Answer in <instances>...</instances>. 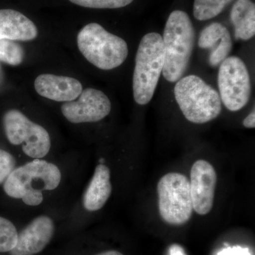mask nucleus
<instances>
[{"mask_svg":"<svg viewBox=\"0 0 255 255\" xmlns=\"http://www.w3.org/2000/svg\"><path fill=\"white\" fill-rule=\"evenodd\" d=\"M62 174L55 164L41 159L16 167L3 184L9 197L21 199L26 205L39 206L43 201V191L57 189Z\"/></svg>","mask_w":255,"mask_h":255,"instance_id":"obj_1","label":"nucleus"},{"mask_svg":"<svg viewBox=\"0 0 255 255\" xmlns=\"http://www.w3.org/2000/svg\"><path fill=\"white\" fill-rule=\"evenodd\" d=\"M162 40L164 46L162 74L167 81L177 82L187 71L195 43V31L187 13L181 10L171 13Z\"/></svg>","mask_w":255,"mask_h":255,"instance_id":"obj_2","label":"nucleus"},{"mask_svg":"<svg viewBox=\"0 0 255 255\" xmlns=\"http://www.w3.org/2000/svg\"><path fill=\"white\" fill-rule=\"evenodd\" d=\"M164 46L162 37L149 33L142 37L135 56L132 76L134 100L145 105L152 100L163 70Z\"/></svg>","mask_w":255,"mask_h":255,"instance_id":"obj_3","label":"nucleus"},{"mask_svg":"<svg viewBox=\"0 0 255 255\" xmlns=\"http://www.w3.org/2000/svg\"><path fill=\"white\" fill-rule=\"evenodd\" d=\"M174 92L182 114L191 123H208L217 118L222 110L219 94L196 75L178 80Z\"/></svg>","mask_w":255,"mask_h":255,"instance_id":"obj_4","label":"nucleus"},{"mask_svg":"<svg viewBox=\"0 0 255 255\" xmlns=\"http://www.w3.org/2000/svg\"><path fill=\"white\" fill-rule=\"evenodd\" d=\"M77 41L83 56L101 70L118 68L127 60L128 54L127 42L97 23H90L84 26L79 32Z\"/></svg>","mask_w":255,"mask_h":255,"instance_id":"obj_5","label":"nucleus"},{"mask_svg":"<svg viewBox=\"0 0 255 255\" xmlns=\"http://www.w3.org/2000/svg\"><path fill=\"white\" fill-rule=\"evenodd\" d=\"M159 212L167 224L182 226L192 216L190 184L184 174L170 172L164 175L157 184Z\"/></svg>","mask_w":255,"mask_h":255,"instance_id":"obj_6","label":"nucleus"},{"mask_svg":"<svg viewBox=\"0 0 255 255\" xmlns=\"http://www.w3.org/2000/svg\"><path fill=\"white\" fill-rule=\"evenodd\" d=\"M5 135L10 143L22 145L25 155L32 159L46 157L51 147V140L46 129L33 123L17 110H10L3 117Z\"/></svg>","mask_w":255,"mask_h":255,"instance_id":"obj_7","label":"nucleus"},{"mask_svg":"<svg viewBox=\"0 0 255 255\" xmlns=\"http://www.w3.org/2000/svg\"><path fill=\"white\" fill-rule=\"evenodd\" d=\"M218 85L221 102L228 110L238 112L247 105L251 98V82L243 60L228 57L220 65Z\"/></svg>","mask_w":255,"mask_h":255,"instance_id":"obj_8","label":"nucleus"},{"mask_svg":"<svg viewBox=\"0 0 255 255\" xmlns=\"http://www.w3.org/2000/svg\"><path fill=\"white\" fill-rule=\"evenodd\" d=\"M112 104L104 92L93 88L82 90L76 100L65 102L62 114L72 124L98 122L110 114Z\"/></svg>","mask_w":255,"mask_h":255,"instance_id":"obj_9","label":"nucleus"},{"mask_svg":"<svg viewBox=\"0 0 255 255\" xmlns=\"http://www.w3.org/2000/svg\"><path fill=\"white\" fill-rule=\"evenodd\" d=\"M217 174L212 164L199 159L193 164L190 173V192L193 209L198 214H209L214 206Z\"/></svg>","mask_w":255,"mask_h":255,"instance_id":"obj_10","label":"nucleus"},{"mask_svg":"<svg viewBox=\"0 0 255 255\" xmlns=\"http://www.w3.org/2000/svg\"><path fill=\"white\" fill-rule=\"evenodd\" d=\"M55 225L47 216H40L18 233V241L10 255H36L41 253L53 239Z\"/></svg>","mask_w":255,"mask_h":255,"instance_id":"obj_11","label":"nucleus"},{"mask_svg":"<svg viewBox=\"0 0 255 255\" xmlns=\"http://www.w3.org/2000/svg\"><path fill=\"white\" fill-rule=\"evenodd\" d=\"M34 87L41 97L59 102L76 100L83 90L77 79L52 74H42L37 77Z\"/></svg>","mask_w":255,"mask_h":255,"instance_id":"obj_12","label":"nucleus"},{"mask_svg":"<svg viewBox=\"0 0 255 255\" xmlns=\"http://www.w3.org/2000/svg\"><path fill=\"white\" fill-rule=\"evenodd\" d=\"M232 41L228 28L221 23L215 22L201 32L199 46L210 51L209 63L216 68L228 58L232 49Z\"/></svg>","mask_w":255,"mask_h":255,"instance_id":"obj_13","label":"nucleus"},{"mask_svg":"<svg viewBox=\"0 0 255 255\" xmlns=\"http://www.w3.org/2000/svg\"><path fill=\"white\" fill-rule=\"evenodd\" d=\"M38 36L34 23L14 9H0V40L29 41Z\"/></svg>","mask_w":255,"mask_h":255,"instance_id":"obj_14","label":"nucleus"},{"mask_svg":"<svg viewBox=\"0 0 255 255\" xmlns=\"http://www.w3.org/2000/svg\"><path fill=\"white\" fill-rule=\"evenodd\" d=\"M112 191L110 169L105 164H98L84 194V207L90 212L99 211L109 200Z\"/></svg>","mask_w":255,"mask_h":255,"instance_id":"obj_15","label":"nucleus"},{"mask_svg":"<svg viewBox=\"0 0 255 255\" xmlns=\"http://www.w3.org/2000/svg\"><path fill=\"white\" fill-rule=\"evenodd\" d=\"M237 39L248 41L255 34V5L251 0H237L231 12Z\"/></svg>","mask_w":255,"mask_h":255,"instance_id":"obj_16","label":"nucleus"},{"mask_svg":"<svg viewBox=\"0 0 255 255\" xmlns=\"http://www.w3.org/2000/svg\"><path fill=\"white\" fill-rule=\"evenodd\" d=\"M233 0H194V16L199 21L216 17Z\"/></svg>","mask_w":255,"mask_h":255,"instance_id":"obj_17","label":"nucleus"},{"mask_svg":"<svg viewBox=\"0 0 255 255\" xmlns=\"http://www.w3.org/2000/svg\"><path fill=\"white\" fill-rule=\"evenodd\" d=\"M24 59L22 46L14 41L0 40V61L8 65L17 66Z\"/></svg>","mask_w":255,"mask_h":255,"instance_id":"obj_18","label":"nucleus"},{"mask_svg":"<svg viewBox=\"0 0 255 255\" xmlns=\"http://www.w3.org/2000/svg\"><path fill=\"white\" fill-rule=\"evenodd\" d=\"M18 232L11 221L0 216V253H9L16 247Z\"/></svg>","mask_w":255,"mask_h":255,"instance_id":"obj_19","label":"nucleus"},{"mask_svg":"<svg viewBox=\"0 0 255 255\" xmlns=\"http://www.w3.org/2000/svg\"><path fill=\"white\" fill-rule=\"evenodd\" d=\"M73 4L92 9H118L130 4L133 0H69Z\"/></svg>","mask_w":255,"mask_h":255,"instance_id":"obj_20","label":"nucleus"},{"mask_svg":"<svg viewBox=\"0 0 255 255\" xmlns=\"http://www.w3.org/2000/svg\"><path fill=\"white\" fill-rule=\"evenodd\" d=\"M16 161L7 151L0 148V185L4 184L9 174L16 168Z\"/></svg>","mask_w":255,"mask_h":255,"instance_id":"obj_21","label":"nucleus"},{"mask_svg":"<svg viewBox=\"0 0 255 255\" xmlns=\"http://www.w3.org/2000/svg\"><path fill=\"white\" fill-rule=\"evenodd\" d=\"M217 255H251L249 249L242 248L241 246L233 247V248H225L218 253Z\"/></svg>","mask_w":255,"mask_h":255,"instance_id":"obj_22","label":"nucleus"},{"mask_svg":"<svg viewBox=\"0 0 255 255\" xmlns=\"http://www.w3.org/2000/svg\"><path fill=\"white\" fill-rule=\"evenodd\" d=\"M243 126L248 128H255V110L251 112L243 121Z\"/></svg>","mask_w":255,"mask_h":255,"instance_id":"obj_23","label":"nucleus"},{"mask_svg":"<svg viewBox=\"0 0 255 255\" xmlns=\"http://www.w3.org/2000/svg\"><path fill=\"white\" fill-rule=\"evenodd\" d=\"M169 255H187L184 250L179 245H172L169 248Z\"/></svg>","mask_w":255,"mask_h":255,"instance_id":"obj_24","label":"nucleus"},{"mask_svg":"<svg viewBox=\"0 0 255 255\" xmlns=\"http://www.w3.org/2000/svg\"><path fill=\"white\" fill-rule=\"evenodd\" d=\"M96 255H124L120 252L117 251H108L105 252H102V253H99V254Z\"/></svg>","mask_w":255,"mask_h":255,"instance_id":"obj_25","label":"nucleus"}]
</instances>
